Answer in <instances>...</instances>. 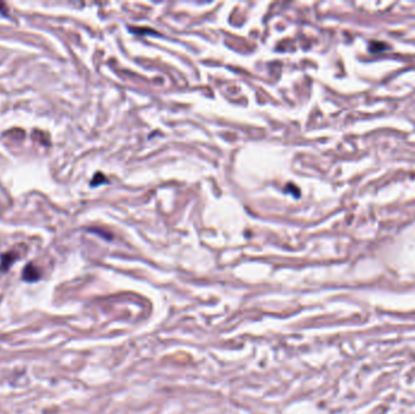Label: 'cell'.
Returning <instances> with one entry per match:
<instances>
[{
	"instance_id": "obj_1",
	"label": "cell",
	"mask_w": 415,
	"mask_h": 414,
	"mask_svg": "<svg viewBox=\"0 0 415 414\" xmlns=\"http://www.w3.org/2000/svg\"><path fill=\"white\" fill-rule=\"evenodd\" d=\"M18 258H19V254L17 250H10V251H6L5 254H2L1 263H0V271L5 272V271L9 270Z\"/></svg>"
},
{
	"instance_id": "obj_2",
	"label": "cell",
	"mask_w": 415,
	"mask_h": 414,
	"mask_svg": "<svg viewBox=\"0 0 415 414\" xmlns=\"http://www.w3.org/2000/svg\"><path fill=\"white\" fill-rule=\"evenodd\" d=\"M40 270L32 263L26 265V267L23 268V272H22V278H23L26 282H35V281H38L39 278H40Z\"/></svg>"
}]
</instances>
